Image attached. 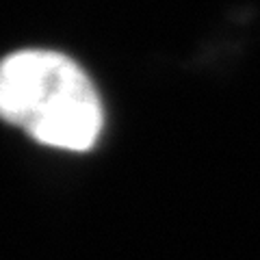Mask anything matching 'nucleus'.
I'll return each mask as SVG.
<instances>
[{
	"label": "nucleus",
	"instance_id": "nucleus-1",
	"mask_svg": "<svg viewBox=\"0 0 260 260\" xmlns=\"http://www.w3.org/2000/svg\"><path fill=\"white\" fill-rule=\"evenodd\" d=\"M0 117L56 150L85 152L104 124L93 83L70 56L22 50L0 61Z\"/></svg>",
	"mask_w": 260,
	"mask_h": 260
}]
</instances>
